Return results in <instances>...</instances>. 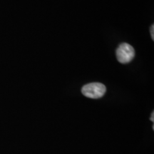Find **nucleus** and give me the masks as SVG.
<instances>
[{
  "label": "nucleus",
  "instance_id": "f257e3e1",
  "mask_svg": "<svg viewBox=\"0 0 154 154\" xmlns=\"http://www.w3.org/2000/svg\"><path fill=\"white\" fill-rule=\"evenodd\" d=\"M106 88L101 83H90L86 84L82 88V93L86 97L90 99H99L104 95Z\"/></svg>",
  "mask_w": 154,
  "mask_h": 154
},
{
  "label": "nucleus",
  "instance_id": "f03ea898",
  "mask_svg": "<svg viewBox=\"0 0 154 154\" xmlns=\"http://www.w3.org/2000/svg\"><path fill=\"white\" fill-rule=\"evenodd\" d=\"M116 58L121 63H127L131 61L135 57L134 47L127 43H122L116 49Z\"/></svg>",
  "mask_w": 154,
  "mask_h": 154
},
{
  "label": "nucleus",
  "instance_id": "7ed1b4c3",
  "mask_svg": "<svg viewBox=\"0 0 154 154\" xmlns=\"http://www.w3.org/2000/svg\"><path fill=\"white\" fill-rule=\"evenodd\" d=\"M151 36L152 39L154 40V25L153 24L151 26Z\"/></svg>",
  "mask_w": 154,
  "mask_h": 154
},
{
  "label": "nucleus",
  "instance_id": "20e7f679",
  "mask_svg": "<svg viewBox=\"0 0 154 154\" xmlns=\"http://www.w3.org/2000/svg\"><path fill=\"white\" fill-rule=\"evenodd\" d=\"M153 115H154V113L153 112V113H152V115H151V120L153 121Z\"/></svg>",
  "mask_w": 154,
  "mask_h": 154
}]
</instances>
